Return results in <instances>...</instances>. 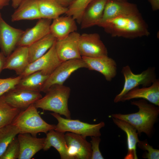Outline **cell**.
Wrapping results in <instances>:
<instances>
[{
    "label": "cell",
    "instance_id": "cell-1",
    "mask_svg": "<svg viewBox=\"0 0 159 159\" xmlns=\"http://www.w3.org/2000/svg\"><path fill=\"white\" fill-rule=\"evenodd\" d=\"M97 26L112 37L134 39L150 35L148 26L140 13L108 19Z\"/></svg>",
    "mask_w": 159,
    "mask_h": 159
},
{
    "label": "cell",
    "instance_id": "cell-2",
    "mask_svg": "<svg viewBox=\"0 0 159 159\" xmlns=\"http://www.w3.org/2000/svg\"><path fill=\"white\" fill-rule=\"evenodd\" d=\"M131 102L132 105L138 107V112L126 114H112V118L128 122L136 128L138 135L144 133L148 136H150L159 115L158 107L148 103L147 100L143 99L133 101Z\"/></svg>",
    "mask_w": 159,
    "mask_h": 159
},
{
    "label": "cell",
    "instance_id": "cell-3",
    "mask_svg": "<svg viewBox=\"0 0 159 159\" xmlns=\"http://www.w3.org/2000/svg\"><path fill=\"white\" fill-rule=\"evenodd\" d=\"M71 89L62 85L52 86L46 95L37 100L34 104L36 107L44 110L49 111L64 115L66 118L71 119L68 107V100Z\"/></svg>",
    "mask_w": 159,
    "mask_h": 159
},
{
    "label": "cell",
    "instance_id": "cell-4",
    "mask_svg": "<svg viewBox=\"0 0 159 159\" xmlns=\"http://www.w3.org/2000/svg\"><path fill=\"white\" fill-rule=\"evenodd\" d=\"M11 124L19 134L29 133L36 137L39 133H47L54 130L55 125L46 122L39 114L34 103L21 110L16 116Z\"/></svg>",
    "mask_w": 159,
    "mask_h": 159
},
{
    "label": "cell",
    "instance_id": "cell-5",
    "mask_svg": "<svg viewBox=\"0 0 159 159\" xmlns=\"http://www.w3.org/2000/svg\"><path fill=\"white\" fill-rule=\"evenodd\" d=\"M51 114L58 121L54 130L65 132H69L87 136H100L101 135L100 129L105 126V123L101 122L96 124H90L78 120H72L64 118L59 114L53 112Z\"/></svg>",
    "mask_w": 159,
    "mask_h": 159
},
{
    "label": "cell",
    "instance_id": "cell-6",
    "mask_svg": "<svg viewBox=\"0 0 159 159\" xmlns=\"http://www.w3.org/2000/svg\"><path fill=\"white\" fill-rule=\"evenodd\" d=\"M121 72L124 78L123 87L120 92L115 97V103L121 102L124 95L128 92L140 85L143 87L150 85L156 79L155 68H148L139 74L133 73L128 65L123 67Z\"/></svg>",
    "mask_w": 159,
    "mask_h": 159
},
{
    "label": "cell",
    "instance_id": "cell-7",
    "mask_svg": "<svg viewBox=\"0 0 159 159\" xmlns=\"http://www.w3.org/2000/svg\"><path fill=\"white\" fill-rule=\"evenodd\" d=\"M87 68L81 58L62 62L48 77L42 85L41 92L46 93L55 85H63L65 81L75 71L81 68Z\"/></svg>",
    "mask_w": 159,
    "mask_h": 159
},
{
    "label": "cell",
    "instance_id": "cell-8",
    "mask_svg": "<svg viewBox=\"0 0 159 159\" xmlns=\"http://www.w3.org/2000/svg\"><path fill=\"white\" fill-rule=\"evenodd\" d=\"M78 44L81 57H95L108 56L107 48L98 33L80 34Z\"/></svg>",
    "mask_w": 159,
    "mask_h": 159
},
{
    "label": "cell",
    "instance_id": "cell-9",
    "mask_svg": "<svg viewBox=\"0 0 159 159\" xmlns=\"http://www.w3.org/2000/svg\"><path fill=\"white\" fill-rule=\"evenodd\" d=\"M55 42L45 54L29 63L25 71L20 76L23 77L38 71H40L43 74L47 75H49L51 74L62 62L57 54Z\"/></svg>",
    "mask_w": 159,
    "mask_h": 159
},
{
    "label": "cell",
    "instance_id": "cell-10",
    "mask_svg": "<svg viewBox=\"0 0 159 159\" xmlns=\"http://www.w3.org/2000/svg\"><path fill=\"white\" fill-rule=\"evenodd\" d=\"M65 138L68 153L71 159H91V144L86 140V137L67 132L65 133Z\"/></svg>",
    "mask_w": 159,
    "mask_h": 159
},
{
    "label": "cell",
    "instance_id": "cell-11",
    "mask_svg": "<svg viewBox=\"0 0 159 159\" xmlns=\"http://www.w3.org/2000/svg\"><path fill=\"white\" fill-rule=\"evenodd\" d=\"M80 34L76 32L63 39H56L55 42L56 52L61 61L80 59L78 41Z\"/></svg>",
    "mask_w": 159,
    "mask_h": 159
},
{
    "label": "cell",
    "instance_id": "cell-12",
    "mask_svg": "<svg viewBox=\"0 0 159 159\" xmlns=\"http://www.w3.org/2000/svg\"><path fill=\"white\" fill-rule=\"evenodd\" d=\"M2 96L7 103L21 110L26 108L42 97L40 92L16 87Z\"/></svg>",
    "mask_w": 159,
    "mask_h": 159
},
{
    "label": "cell",
    "instance_id": "cell-13",
    "mask_svg": "<svg viewBox=\"0 0 159 159\" xmlns=\"http://www.w3.org/2000/svg\"><path fill=\"white\" fill-rule=\"evenodd\" d=\"M24 31L14 28L3 19L0 13V49L6 57L15 49Z\"/></svg>",
    "mask_w": 159,
    "mask_h": 159
},
{
    "label": "cell",
    "instance_id": "cell-14",
    "mask_svg": "<svg viewBox=\"0 0 159 159\" xmlns=\"http://www.w3.org/2000/svg\"><path fill=\"white\" fill-rule=\"evenodd\" d=\"M82 58L87 65V68L102 74L107 81H111L116 75V63L108 56L95 57H82Z\"/></svg>",
    "mask_w": 159,
    "mask_h": 159
},
{
    "label": "cell",
    "instance_id": "cell-15",
    "mask_svg": "<svg viewBox=\"0 0 159 159\" xmlns=\"http://www.w3.org/2000/svg\"><path fill=\"white\" fill-rule=\"evenodd\" d=\"M137 5L127 1L108 0L100 22L117 17L139 13Z\"/></svg>",
    "mask_w": 159,
    "mask_h": 159
},
{
    "label": "cell",
    "instance_id": "cell-16",
    "mask_svg": "<svg viewBox=\"0 0 159 159\" xmlns=\"http://www.w3.org/2000/svg\"><path fill=\"white\" fill-rule=\"evenodd\" d=\"M52 20L44 18L39 19L33 27L24 31L17 43V46L28 47L50 33Z\"/></svg>",
    "mask_w": 159,
    "mask_h": 159
},
{
    "label": "cell",
    "instance_id": "cell-17",
    "mask_svg": "<svg viewBox=\"0 0 159 159\" xmlns=\"http://www.w3.org/2000/svg\"><path fill=\"white\" fill-rule=\"evenodd\" d=\"M17 138L20 148L18 159H30L43 149L45 138H38L29 133L19 134Z\"/></svg>",
    "mask_w": 159,
    "mask_h": 159
},
{
    "label": "cell",
    "instance_id": "cell-18",
    "mask_svg": "<svg viewBox=\"0 0 159 159\" xmlns=\"http://www.w3.org/2000/svg\"><path fill=\"white\" fill-rule=\"evenodd\" d=\"M29 64L28 47L18 46L6 57L4 69L13 70L17 75H20Z\"/></svg>",
    "mask_w": 159,
    "mask_h": 159
},
{
    "label": "cell",
    "instance_id": "cell-19",
    "mask_svg": "<svg viewBox=\"0 0 159 159\" xmlns=\"http://www.w3.org/2000/svg\"><path fill=\"white\" fill-rule=\"evenodd\" d=\"M145 100L155 105L159 106V80L156 79L148 87H136L131 90L123 97L121 102L134 99Z\"/></svg>",
    "mask_w": 159,
    "mask_h": 159
},
{
    "label": "cell",
    "instance_id": "cell-20",
    "mask_svg": "<svg viewBox=\"0 0 159 159\" xmlns=\"http://www.w3.org/2000/svg\"><path fill=\"white\" fill-rule=\"evenodd\" d=\"M108 0H93L85 10L80 24L81 29L98 25L101 20Z\"/></svg>",
    "mask_w": 159,
    "mask_h": 159
},
{
    "label": "cell",
    "instance_id": "cell-21",
    "mask_svg": "<svg viewBox=\"0 0 159 159\" xmlns=\"http://www.w3.org/2000/svg\"><path fill=\"white\" fill-rule=\"evenodd\" d=\"M76 22L71 16H59L53 19L52 22L50 33L57 39L65 38L70 34L77 31V27Z\"/></svg>",
    "mask_w": 159,
    "mask_h": 159
},
{
    "label": "cell",
    "instance_id": "cell-22",
    "mask_svg": "<svg viewBox=\"0 0 159 159\" xmlns=\"http://www.w3.org/2000/svg\"><path fill=\"white\" fill-rule=\"evenodd\" d=\"M114 123L126 133L127 138V152L125 159H137L136 146L140 141L136 128L128 122L112 118Z\"/></svg>",
    "mask_w": 159,
    "mask_h": 159
},
{
    "label": "cell",
    "instance_id": "cell-23",
    "mask_svg": "<svg viewBox=\"0 0 159 159\" xmlns=\"http://www.w3.org/2000/svg\"><path fill=\"white\" fill-rule=\"evenodd\" d=\"M51 147H53L57 151L61 159H71L67 152L65 132L52 130L46 133L43 149L46 151Z\"/></svg>",
    "mask_w": 159,
    "mask_h": 159
},
{
    "label": "cell",
    "instance_id": "cell-24",
    "mask_svg": "<svg viewBox=\"0 0 159 159\" xmlns=\"http://www.w3.org/2000/svg\"><path fill=\"white\" fill-rule=\"evenodd\" d=\"M11 21L14 22L23 20H32L41 18L37 0H24L12 14Z\"/></svg>",
    "mask_w": 159,
    "mask_h": 159
},
{
    "label": "cell",
    "instance_id": "cell-25",
    "mask_svg": "<svg viewBox=\"0 0 159 159\" xmlns=\"http://www.w3.org/2000/svg\"><path fill=\"white\" fill-rule=\"evenodd\" d=\"M41 18L53 19L65 14L68 8L64 7L56 0H37Z\"/></svg>",
    "mask_w": 159,
    "mask_h": 159
},
{
    "label": "cell",
    "instance_id": "cell-26",
    "mask_svg": "<svg viewBox=\"0 0 159 159\" xmlns=\"http://www.w3.org/2000/svg\"><path fill=\"white\" fill-rule=\"evenodd\" d=\"M56 39L50 33L29 46V63L34 62L45 54L53 45Z\"/></svg>",
    "mask_w": 159,
    "mask_h": 159
},
{
    "label": "cell",
    "instance_id": "cell-27",
    "mask_svg": "<svg viewBox=\"0 0 159 159\" xmlns=\"http://www.w3.org/2000/svg\"><path fill=\"white\" fill-rule=\"evenodd\" d=\"M49 75L38 71L22 77L16 86V88L40 92L42 87Z\"/></svg>",
    "mask_w": 159,
    "mask_h": 159
},
{
    "label": "cell",
    "instance_id": "cell-28",
    "mask_svg": "<svg viewBox=\"0 0 159 159\" xmlns=\"http://www.w3.org/2000/svg\"><path fill=\"white\" fill-rule=\"evenodd\" d=\"M21 110L7 103L3 96L0 97V128L11 124Z\"/></svg>",
    "mask_w": 159,
    "mask_h": 159
},
{
    "label": "cell",
    "instance_id": "cell-29",
    "mask_svg": "<svg viewBox=\"0 0 159 159\" xmlns=\"http://www.w3.org/2000/svg\"><path fill=\"white\" fill-rule=\"evenodd\" d=\"M19 134L16 128L11 123L0 128V157Z\"/></svg>",
    "mask_w": 159,
    "mask_h": 159
},
{
    "label": "cell",
    "instance_id": "cell-30",
    "mask_svg": "<svg viewBox=\"0 0 159 159\" xmlns=\"http://www.w3.org/2000/svg\"><path fill=\"white\" fill-rule=\"evenodd\" d=\"M92 0H75L68 7L66 15L72 16L77 23L80 24L85 10Z\"/></svg>",
    "mask_w": 159,
    "mask_h": 159
},
{
    "label": "cell",
    "instance_id": "cell-31",
    "mask_svg": "<svg viewBox=\"0 0 159 159\" xmlns=\"http://www.w3.org/2000/svg\"><path fill=\"white\" fill-rule=\"evenodd\" d=\"M137 144L140 149L145 151H146L142 155L143 158L148 159H159V150L153 148V146L150 145L147 139L139 141Z\"/></svg>",
    "mask_w": 159,
    "mask_h": 159
},
{
    "label": "cell",
    "instance_id": "cell-32",
    "mask_svg": "<svg viewBox=\"0 0 159 159\" xmlns=\"http://www.w3.org/2000/svg\"><path fill=\"white\" fill-rule=\"evenodd\" d=\"M19 145L17 138L15 137L8 146L0 157V159H18L19 153Z\"/></svg>",
    "mask_w": 159,
    "mask_h": 159
},
{
    "label": "cell",
    "instance_id": "cell-33",
    "mask_svg": "<svg viewBox=\"0 0 159 159\" xmlns=\"http://www.w3.org/2000/svg\"><path fill=\"white\" fill-rule=\"evenodd\" d=\"M22 77H17L5 79L0 78V97L3 95L15 88Z\"/></svg>",
    "mask_w": 159,
    "mask_h": 159
},
{
    "label": "cell",
    "instance_id": "cell-34",
    "mask_svg": "<svg viewBox=\"0 0 159 159\" xmlns=\"http://www.w3.org/2000/svg\"><path fill=\"white\" fill-rule=\"evenodd\" d=\"M90 143L92 149L91 159H103L99 149L101 140L100 136H91Z\"/></svg>",
    "mask_w": 159,
    "mask_h": 159
},
{
    "label": "cell",
    "instance_id": "cell-35",
    "mask_svg": "<svg viewBox=\"0 0 159 159\" xmlns=\"http://www.w3.org/2000/svg\"><path fill=\"white\" fill-rule=\"evenodd\" d=\"M148 0L150 4L153 11H156L159 9V0Z\"/></svg>",
    "mask_w": 159,
    "mask_h": 159
},
{
    "label": "cell",
    "instance_id": "cell-36",
    "mask_svg": "<svg viewBox=\"0 0 159 159\" xmlns=\"http://www.w3.org/2000/svg\"><path fill=\"white\" fill-rule=\"evenodd\" d=\"M6 57L1 52H0V74L4 70V67L6 60Z\"/></svg>",
    "mask_w": 159,
    "mask_h": 159
},
{
    "label": "cell",
    "instance_id": "cell-37",
    "mask_svg": "<svg viewBox=\"0 0 159 159\" xmlns=\"http://www.w3.org/2000/svg\"><path fill=\"white\" fill-rule=\"evenodd\" d=\"M62 6L68 8L75 0H56Z\"/></svg>",
    "mask_w": 159,
    "mask_h": 159
},
{
    "label": "cell",
    "instance_id": "cell-38",
    "mask_svg": "<svg viewBox=\"0 0 159 159\" xmlns=\"http://www.w3.org/2000/svg\"><path fill=\"white\" fill-rule=\"evenodd\" d=\"M24 0H11L12 6L14 9H16L20 3Z\"/></svg>",
    "mask_w": 159,
    "mask_h": 159
},
{
    "label": "cell",
    "instance_id": "cell-39",
    "mask_svg": "<svg viewBox=\"0 0 159 159\" xmlns=\"http://www.w3.org/2000/svg\"><path fill=\"white\" fill-rule=\"evenodd\" d=\"M10 1V0H0V9L8 5Z\"/></svg>",
    "mask_w": 159,
    "mask_h": 159
},
{
    "label": "cell",
    "instance_id": "cell-40",
    "mask_svg": "<svg viewBox=\"0 0 159 159\" xmlns=\"http://www.w3.org/2000/svg\"><path fill=\"white\" fill-rule=\"evenodd\" d=\"M120 1H127V0H119Z\"/></svg>",
    "mask_w": 159,
    "mask_h": 159
}]
</instances>
